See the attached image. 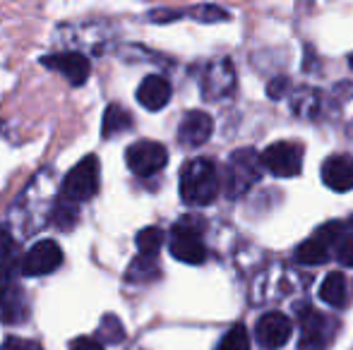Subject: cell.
<instances>
[{
    "label": "cell",
    "mask_w": 353,
    "mask_h": 350,
    "mask_svg": "<svg viewBox=\"0 0 353 350\" xmlns=\"http://www.w3.org/2000/svg\"><path fill=\"white\" fill-rule=\"evenodd\" d=\"M219 173L210 159H192L181 171V197L185 204L207 206L219 197Z\"/></svg>",
    "instance_id": "6da1fadb"
},
{
    "label": "cell",
    "mask_w": 353,
    "mask_h": 350,
    "mask_svg": "<svg viewBox=\"0 0 353 350\" xmlns=\"http://www.w3.org/2000/svg\"><path fill=\"white\" fill-rule=\"evenodd\" d=\"M262 175V164H260V154H255L252 149H238L236 154L231 156L226 168V180H223V187H226V195L231 199L245 195Z\"/></svg>",
    "instance_id": "7a4b0ae2"
},
{
    "label": "cell",
    "mask_w": 353,
    "mask_h": 350,
    "mask_svg": "<svg viewBox=\"0 0 353 350\" xmlns=\"http://www.w3.org/2000/svg\"><path fill=\"white\" fill-rule=\"evenodd\" d=\"M99 192V159L97 156H84L77 166L63 180V195L70 201H89Z\"/></svg>",
    "instance_id": "3957f363"
},
{
    "label": "cell",
    "mask_w": 353,
    "mask_h": 350,
    "mask_svg": "<svg viewBox=\"0 0 353 350\" xmlns=\"http://www.w3.org/2000/svg\"><path fill=\"white\" fill-rule=\"evenodd\" d=\"M125 164L128 168L140 177H149L159 171L166 168L168 164V151L163 144L152 140H140L125 149Z\"/></svg>",
    "instance_id": "277c9868"
},
{
    "label": "cell",
    "mask_w": 353,
    "mask_h": 350,
    "mask_svg": "<svg viewBox=\"0 0 353 350\" xmlns=\"http://www.w3.org/2000/svg\"><path fill=\"white\" fill-rule=\"evenodd\" d=\"M260 164L276 177H293L303 168V146L298 142H274L260 154Z\"/></svg>",
    "instance_id": "5b68a950"
},
{
    "label": "cell",
    "mask_w": 353,
    "mask_h": 350,
    "mask_svg": "<svg viewBox=\"0 0 353 350\" xmlns=\"http://www.w3.org/2000/svg\"><path fill=\"white\" fill-rule=\"evenodd\" d=\"M63 264V250L56 240H39L19 257V274L22 276H48Z\"/></svg>",
    "instance_id": "8992f818"
},
{
    "label": "cell",
    "mask_w": 353,
    "mask_h": 350,
    "mask_svg": "<svg viewBox=\"0 0 353 350\" xmlns=\"http://www.w3.org/2000/svg\"><path fill=\"white\" fill-rule=\"evenodd\" d=\"M168 250L178 262L185 264H202L207 259V248L202 243L200 228H195L190 221H181L178 226H173Z\"/></svg>",
    "instance_id": "52a82bcc"
},
{
    "label": "cell",
    "mask_w": 353,
    "mask_h": 350,
    "mask_svg": "<svg viewBox=\"0 0 353 350\" xmlns=\"http://www.w3.org/2000/svg\"><path fill=\"white\" fill-rule=\"evenodd\" d=\"M41 65L48 67V70L63 75L72 87H82L87 85L89 72H92V65H89V58L82 56L77 51H68V53H53V56L41 58Z\"/></svg>",
    "instance_id": "ba28073f"
},
{
    "label": "cell",
    "mask_w": 353,
    "mask_h": 350,
    "mask_svg": "<svg viewBox=\"0 0 353 350\" xmlns=\"http://www.w3.org/2000/svg\"><path fill=\"white\" fill-rule=\"evenodd\" d=\"M336 324L332 319L322 317V314L312 312V309H303V322H301V350H327L334 338Z\"/></svg>",
    "instance_id": "9c48e42d"
},
{
    "label": "cell",
    "mask_w": 353,
    "mask_h": 350,
    "mask_svg": "<svg viewBox=\"0 0 353 350\" xmlns=\"http://www.w3.org/2000/svg\"><path fill=\"white\" fill-rule=\"evenodd\" d=\"M291 319L281 312H270L257 322L255 327V338L265 350H279L288 343L291 338Z\"/></svg>",
    "instance_id": "30bf717a"
},
{
    "label": "cell",
    "mask_w": 353,
    "mask_h": 350,
    "mask_svg": "<svg viewBox=\"0 0 353 350\" xmlns=\"http://www.w3.org/2000/svg\"><path fill=\"white\" fill-rule=\"evenodd\" d=\"M214 120L205 111H190L178 125V140L183 146H202L212 137Z\"/></svg>",
    "instance_id": "8fae6325"
},
{
    "label": "cell",
    "mask_w": 353,
    "mask_h": 350,
    "mask_svg": "<svg viewBox=\"0 0 353 350\" xmlns=\"http://www.w3.org/2000/svg\"><path fill=\"white\" fill-rule=\"evenodd\" d=\"M322 182L334 192L353 190V159L344 154H334L322 164Z\"/></svg>",
    "instance_id": "7c38bea8"
},
{
    "label": "cell",
    "mask_w": 353,
    "mask_h": 350,
    "mask_svg": "<svg viewBox=\"0 0 353 350\" xmlns=\"http://www.w3.org/2000/svg\"><path fill=\"white\" fill-rule=\"evenodd\" d=\"M137 101L147 111H161L168 101H171V85L166 77L161 75H149L137 87Z\"/></svg>",
    "instance_id": "4fadbf2b"
},
{
    "label": "cell",
    "mask_w": 353,
    "mask_h": 350,
    "mask_svg": "<svg viewBox=\"0 0 353 350\" xmlns=\"http://www.w3.org/2000/svg\"><path fill=\"white\" fill-rule=\"evenodd\" d=\"M27 317H29L27 295H24L22 288H17L14 283L5 285V288L0 290V322L19 324Z\"/></svg>",
    "instance_id": "5bb4252c"
},
{
    "label": "cell",
    "mask_w": 353,
    "mask_h": 350,
    "mask_svg": "<svg viewBox=\"0 0 353 350\" xmlns=\"http://www.w3.org/2000/svg\"><path fill=\"white\" fill-rule=\"evenodd\" d=\"M233 87V70L228 65V61L216 63L207 70L205 82H202V91H205L207 98H221L231 91Z\"/></svg>",
    "instance_id": "9a60e30c"
},
{
    "label": "cell",
    "mask_w": 353,
    "mask_h": 350,
    "mask_svg": "<svg viewBox=\"0 0 353 350\" xmlns=\"http://www.w3.org/2000/svg\"><path fill=\"white\" fill-rule=\"evenodd\" d=\"M132 127V116L130 111H125L123 106H118V103H111V106L103 111V122H101V132L106 140H111V137L121 135V132L130 130Z\"/></svg>",
    "instance_id": "2e32d148"
},
{
    "label": "cell",
    "mask_w": 353,
    "mask_h": 350,
    "mask_svg": "<svg viewBox=\"0 0 353 350\" xmlns=\"http://www.w3.org/2000/svg\"><path fill=\"white\" fill-rule=\"evenodd\" d=\"M320 300L332 307H341L346 305V278L339 271H332L327 274V278L320 285Z\"/></svg>",
    "instance_id": "e0dca14e"
},
{
    "label": "cell",
    "mask_w": 353,
    "mask_h": 350,
    "mask_svg": "<svg viewBox=\"0 0 353 350\" xmlns=\"http://www.w3.org/2000/svg\"><path fill=\"white\" fill-rule=\"evenodd\" d=\"M135 245L140 250V257H154L157 259L159 250L163 245V230L157 228V226H149V228H142L135 238Z\"/></svg>",
    "instance_id": "ac0fdd59"
},
{
    "label": "cell",
    "mask_w": 353,
    "mask_h": 350,
    "mask_svg": "<svg viewBox=\"0 0 353 350\" xmlns=\"http://www.w3.org/2000/svg\"><path fill=\"white\" fill-rule=\"evenodd\" d=\"M296 257H298V262H303V264H325L330 252H327L325 245L317 243L315 238H307L305 243L298 245Z\"/></svg>",
    "instance_id": "d6986e66"
},
{
    "label": "cell",
    "mask_w": 353,
    "mask_h": 350,
    "mask_svg": "<svg viewBox=\"0 0 353 350\" xmlns=\"http://www.w3.org/2000/svg\"><path fill=\"white\" fill-rule=\"evenodd\" d=\"M159 276V262L154 257H137L128 269V278L135 283H147V281Z\"/></svg>",
    "instance_id": "ffe728a7"
},
{
    "label": "cell",
    "mask_w": 353,
    "mask_h": 350,
    "mask_svg": "<svg viewBox=\"0 0 353 350\" xmlns=\"http://www.w3.org/2000/svg\"><path fill=\"white\" fill-rule=\"evenodd\" d=\"M0 266H14L19 271V257H17V243L10 235L8 228L0 226Z\"/></svg>",
    "instance_id": "44dd1931"
},
{
    "label": "cell",
    "mask_w": 353,
    "mask_h": 350,
    "mask_svg": "<svg viewBox=\"0 0 353 350\" xmlns=\"http://www.w3.org/2000/svg\"><path fill=\"white\" fill-rule=\"evenodd\" d=\"M123 324L121 319H116L113 314H106V317L101 319V327H99V338L97 341L101 343V346H106V343H118L123 341Z\"/></svg>",
    "instance_id": "7402d4cb"
},
{
    "label": "cell",
    "mask_w": 353,
    "mask_h": 350,
    "mask_svg": "<svg viewBox=\"0 0 353 350\" xmlns=\"http://www.w3.org/2000/svg\"><path fill=\"white\" fill-rule=\"evenodd\" d=\"M216 350H250V338H248V331L238 324L233 327L226 336L221 338Z\"/></svg>",
    "instance_id": "603a6c76"
},
{
    "label": "cell",
    "mask_w": 353,
    "mask_h": 350,
    "mask_svg": "<svg viewBox=\"0 0 353 350\" xmlns=\"http://www.w3.org/2000/svg\"><path fill=\"white\" fill-rule=\"evenodd\" d=\"M341 235H344V223H339V221H330V223L320 226V228L315 230V235H312V238H315L317 243H322L327 250H330L332 245L339 243Z\"/></svg>",
    "instance_id": "cb8c5ba5"
},
{
    "label": "cell",
    "mask_w": 353,
    "mask_h": 350,
    "mask_svg": "<svg viewBox=\"0 0 353 350\" xmlns=\"http://www.w3.org/2000/svg\"><path fill=\"white\" fill-rule=\"evenodd\" d=\"M51 223L53 226H61V228H72L74 223H77V211L72 209V206H68V204H61V206H56L53 209V214H51Z\"/></svg>",
    "instance_id": "d4e9b609"
},
{
    "label": "cell",
    "mask_w": 353,
    "mask_h": 350,
    "mask_svg": "<svg viewBox=\"0 0 353 350\" xmlns=\"http://www.w3.org/2000/svg\"><path fill=\"white\" fill-rule=\"evenodd\" d=\"M0 350H43V346L39 341H32V338H17V336H8L3 341Z\"/></svg>",
    "instance_id": "484cf974"
},
{
    "label": "cell",
    "mask_w": 353,
    "mask_h": 350,
    "mask_svg": "<svg viewBox=\"0 0 353 350\" xmlns=\"http://www.w3.org/2000/svg\"><path fill=\"white\" fill-rule=\"evenodd\" d=\"M192 14H195L200 22H221V19H226L228 14L223 12V10L214 8V5H202V8L192 10Z\"/></svg>",
    "instance_id": "4316f807"
},
{
    "label": "cell",
    "mask_w": 353,
    "mask_h": 350,
    "mask_svg": "<svg viewBox=\"0 0 353 350\" xmlns=\"http://www.w3.org/2000/svg\"><path fill=\"white\" fill-rule=\"evenodd\" d=\"M336 245H339V250H336V259L346 266H353V230L349 235H344L341 243H336Z\"/></svg>",
    "instance_id": "83f0119b"
},
{
    "label": "cell",
    "mask_w": 353,
    "mask_h": 350,
    "mask_svg": "<svg viewBox=\"0 0 353 350\" xmlns=\"http://www.w3.org/2000/svg\"><path fill=\"white\" fill-rule=\"evenodd\" d=\"M70 350H106V346H101V343L92 336H79L70 343Z\"/></svg>",
    "instance_id": "f1b7e54d"
},
{
    "label": "cell",
    "mask_w": 353,
    "mask_h": 350,
    "mask_svg": "<svg viewBox=\"0 0 353 350\" xmlns=\"http://www.w3.org/2000/svg\"><path fill=\"white\" fill-rule=\"evenodd\" d=\"M286 87H288V80L286 77H276L274 82H272L270 87H267V91H270V96L272 98H279L283 91H286Z\"/></svg>",
    "instance_id": "f546056e"
},
{
    "label": "cell",
    "mask_w": 353,
    "mask_h": 350,
    "mask_svg": "<svg viewBox=\"0 0 353 350\" xmlns=\"http://www.w3.org/2000/svg\"><path fill=\"white\" fill-rule=\"evenodd\" d=\"M349 226H351V230H353V216H351V219H349Z\"/></svg>",
    "instance_id": "4dcf8cb0"
}]
</instances>
